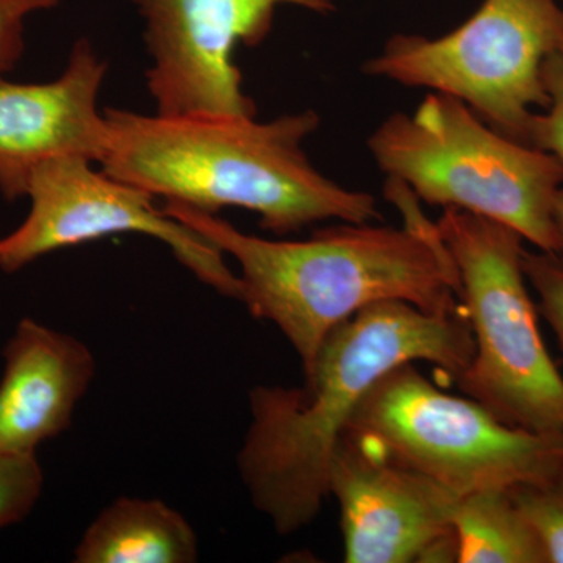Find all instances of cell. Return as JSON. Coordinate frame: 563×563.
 Masks as SVG:
<instances>
[{"label":"cell","mask_w":563,"mask_h":563,"mask_svg":"<svg viewBox=\"0 0 563 563\" xmlns=\"http://www.w3.org/2000/svg\"><path fill=\"white\" fill-rule=\"evenodd\" d=\"M437 228L457 269L474 340L472 362L455 377L459 387L514 428L563 432V377L540 332L523 236L457 209H443Z\"/></svg>","instance_id":"5b68a950"},{"label":"cell","mask_w":563,"mask_h":563,"mask_svg":"<svg viewBox=\"0 0 563 563\" xmlns=\"http://www.w3.org/2000/svg\"><path fill=\"white\" fill-rule=\"evenodd\" d=\"M553 222L555 240H558V254L563 258V187L555 195Z\"/></svg>","instance_id":"ffe728a7"},{"label":"cell","mask_w":563,"mask_h":563,"mask_svg":"<svg viewBox=\"0 0 563 563\" xmlns=\"http://www.w3.org/2000/svg\"><path fill=\"white\" fill-rule=\"evenodd\" d=\"M543 85L548 102L533 118L529 144L553 155L563 168V47L544 62Z\"/></svg>","instance_id":"ac0fdd59"},{"label":"cell","mask_w":563,"mask_h":563,"mask_svg":"<svg viewBox=\"0 0 563 563\" xmlns=\"http://www.w3.org/2000/svg\"><path fill=\"white\" fill-rule=\"evenodd\" d=\"M95 163L65 155L32 173L25 220L0 239V269L18 273L52 252L96 242L117 233H141L168 246L184 268L228 298L242 296L240 277L224 254L198 232L157 207V198L92 168Z\"/></svg>","instance_id":"ba28073f"},{"label":"cell","mask_w":563,"mask_h":563,"mask_svg":"<svg viewBox=\"0 0 563 563\" xmlns=\"http://www.w3.org/2000/svg\"><path fill=\"white\" fill-rule=\"evenodd\" d=\"M95 376L87 344L22 318L3 350L0 454H36L41 444L62 435Z\"/></svg>","instance_id":"7c38bea8"},{"label":"cell","mask_w":563,"mask_h":563,"mask_svg":"<svg viewBox=\"0 0 563 563\" xmlns=\"http://www.w3.org/2000/svg\"><path fill=\"white\" fill-rule=\"evenodd\" d=\"M385 196L401 210L402 228L342 221L301 242L251 235L184 203L163 209L239 263L240 301L279 329L307 372L325 336L373 303L402 301L435 314L461 310L457 269L437 222L401 181L387 179Z\"/></svg>","instance_id":"7a4b0ae2"},{"label":"cell","mask_w":563,"mask_h":563,"mask_svg":"<svg viewBox=\"0 0 563 563\" xmlns=\"http://www.w3.org/2000/svg\"><path fill=\"white\" fill-rule=\"evenodd\" d=\"M101 169L165 202L217 214L250 210L276 235L317 222L380 220L373 195L318 172L303 143L320 128L314 110L255 117H163L106 109Z\"/></svg>","instance_id":"3957f363"},{"label":"cell","mask_w":563,"mask_h":563,"mask_svg":"<svg viewBox=\"0 0 563 563\" xmlns=\"http://www.w3.org/2000/svg\"><path fill=\"white\" fill-rule=\"evenodd\" d=\"M329 495L340 507L344 562H457L459 496L344 432Z\"/></svg>","instance_id":"30bf717a"},{"label":"cell","mask_w":563,"mask_h":563,"mask_svg":"<svg viewBox=\"0 0 563 563\" xmlns=\"http://www.w3.org/2000/svg\"><path fill=\"white\" fill-rule=\"evenodd\" d=\"M387 179L421 201L509 225L539 251L558 254L553 209L563 168L548 152L509 139L466 103L428 92L412 113H395L369 135Z\"/></svg>","instance_id":"277c9868"},{"label":"cell","mask_w":563,"mask_h":563,"mask_svg":"<svg viewBox=\"0 0 563 563\" xmlns=\"http://www.w3.org/2000/svg\"><path fill=\"white\" fill-rule=\"evenodd\" d=\"M62 0H0V77L14 69L25 51V22Z\"/></svg>","instance_id":"d6986e66"},{"label":"cell","mask_w":563,"mask_h":563,"mask_svg":"<svg viewBox=\"0 0 563 563\" xmlns=\"http://www.w3.org/2000/svg\"><path fill=\"white\" fill-rule=\"evenodd\" d=\"M109 65L90 40L70 51L57 79L18 84L0 77V195L25 198L32 173L41 163L65 155L101 162L107 122L99 95Z\"/></svg>","instance_id":"8fae6325"},{"label":"cell","mask_w":563,"mask_h":563,"mask_svg":"<svg viewBox=\"0 0 563 563\" xmlns=\"http://www.w3.org/2000/svg\"><path fill=\"white\" fill-rule=\"evenodd\" d=\"M562 47L558 0H484L439 38L391 36L363 73L459 99L496 131L529 144L533 118L548 102L544 62Z\"/></svg>","instance_id":"52a82bcc"},{"label":"cell","mask_w":563,"mask_h":563,"mask_svg":"<svg viewBox=\"0 0 563 563\" xmlns=\"http://www.w3.org/2000/svg\"><path fill=\"white\" fill-rule=\"evenodd\" d=\"M523 269L539 298V313L558 336L563 351V258L554 252L525 250Z\"/></svg>","instance_id":"e0dca14e"},{"label":"cell","mask_w":563,"mask_h":563,"mask_svg":"<svg viewBox=\"0 0 563 563\" xmlns=\"http://www.w3.org/2000/svg\"><path fill=\"white\" fill-rule=\"evenodd\" d=\"M44 488L36 454H0V531L24 521Z\"/></svg>","instance_id":"2e32d148"},{"label":"cell","mask_w":563,"mask_h":563,"mask_svg":"<svg viewBox=\"0 0 563 563\" xmlns=\"http://www.w3.org/2000/svg\"><path fill=\"white\" fill-rule=\"evenodd\" d=\"M474 355L463 309L422 312L412 303H373L336 325L301 387L257 385L236 466L255 509L291 536L320 514L336 446L373 385L404 363L429 362L459 376Z\"/></svg>","instance_id":"6da1fadb"},{"label":"cell","mask_w":563,"mask_h":563,"mask_svg":"<svg viewBox=\"0 0 563 563\" xmlns=\"http://www.w3.org/2000/svg\"><path fill=\"white\" fill-rule=\"evenodd\" d=\"M453 531L461 563H547L536 533L510 490H481L457 499Z\"/></svg>","instance_id":"5bb4252c"},{"label":"cell","mask_w":563,"mask_h":563,"mask_svg":"<svg viewBox=\"0 0 563 563\" xmlns=\"http://www.w3.org/2000/svg\"><path fill=\"white\" fill-rule=\"evenodd\" d=\"M346 432L459 498L540 483L563 466V432L514 428L468 396L440 390L413 363L373 385Z\"/></svg>","instance_id":"8992f818"},{"label":"cell","mask_w":563,"mask_h":563,"mask_svg":"<svg viewBox=\"0 0 563 563\" xmlns=\"http://www.w3.org/2000/svg\"><path fill=\"white\" fill-rule=\"evenodd\" d=\"M144 21L151 57L146 85L163 117H255L243 74L233 62L240 44L258 46L282 7L328 14L332 0H132Z\"/></svg>","instance_id":"9c48e42d"},{"label":"cell","mask_w":563,"mask_h":563,"mask_svg":"<svg viewBox=\"0 0 563 563\" xmlns=\"http://www.w3.org/2000/svg\"><path fill=\"white\" fill-rule=\"evenodd\" d=\"M76 563H192L199 561L198 533L162 499L121 496L81 536Z\"/></svg>","instance_id":"4fadbf2b"},{"label":"cell","mask_w":563,"mask_h":563,"mask_svg":"<svg viewBox=\"0 0 563 563\" xmlns=\"http://www.w3.org/2000/svg\"><path fill=\"white\" fill-rule=\"evenodd\" d=\"M531 526L547 563H563V466L553 476L510 490Z\"/></svg>","instance_id":"9a60e30c"}]
</instances>
